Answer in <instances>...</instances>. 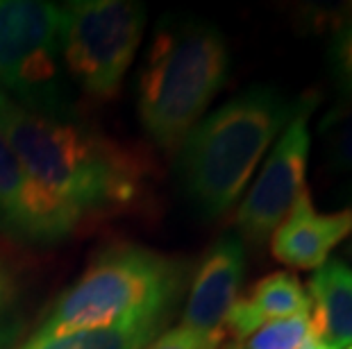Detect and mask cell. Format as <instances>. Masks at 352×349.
Returning <instances> with one entry per match:
<instances>
[{"mask_svg": "<svg viewBox=\"0 0 352 349\" xmlns=\"http://www.w3.org/2000/svg\"><path fill=\"white\" fill-rule=\"evenodd\" d=\"M0 130L25 173L30 243L62 241L87 218L125 209L144 191L137 154L64 114L7 102Z\"/></svg>", "mask_w": 352, "mask_h": 349, "instance_id": "1", "label": "cell"}, {"mask_svg": "<svg viewBox=\"0 0 352 349\" xmlns=\"http://www.w3.org/2000/svg\"><path fill=\"white\" fill-rule=\"evenodd\" d=\"M189 286V263L160 252L118 245L104 250L23 343L98 331L139 320H168Z\"/></svg>", "mask_w": 352, "mask_h": 349, "instance_id": "2", "label": "cell"}, {"mask_svg": "<svg viewBox=\"0 0 352 349\" xmlns=\"http://www.w3.org/2000/svg\"><path fill=\"white\" fill-rule=\"evenodd\" d=\"M296 111L273 86H252L212 111L179 145V182L205 218H219L241 197L254 168Z\"/></svg>", "mask_w": 352, "mask_h": 349, "instance_id": "3", "label": "cell"}, {"mask_svg": "<svg viewBox=\"0 0 352 349\" xmlns=\"http://www.w3.org/2000/svg\"><path fill=\"white\" fill-rule=\"evenodd\" d=\"M230 73L228 41L205 21L160 25L137 84L139 121L162 150H179Z\"/></svg>", "mask_w": 352, "mask_h": 349, "instance_id": "4", "label": "cell"}, {"mask_svg": "<svg viewBox=\"0 0 352 349\" xmlns=\"http://www.w3.org/2000/svg\"><path fill=\"white\" fill-rule=\"evenodd\" d=\"M146 10L127 0H80L62 7L59 50L73 80L94 98H114L141 46Z\"/></svg>", "mask_w": 352, "mask_h": 349, "instance_id": "5", "label": "cell"}, {"mask_svg": "<svg viewBox=\"0 0 352 349\" xmlns=\"http://www.w3.org/2000/svg\"><path fill=\"white\" fill-rule=\"evenodd\" d=\"M62 7L39 0H0V84L21 107L62 114L59 100Z\"/></svg>", "mask_w": 352, "mask_h": 349, "instance_id": "6", "label": "cell"}, {"mask_svg": "<svg viewBox=\"0 0 352 349\" xmlns=\"http://www.w3.org/2000/svg\"><path fill=\"white\" fill-rule=\"evenodd\" d=\"M318 105L316 93H307L296 102V111L282 130L280 141L261 168L257 182L239 204L234 225L250 245H264L280 222L287 218L298 195L305 191L309 163V118Z\"/></svg>", "mask_w": 352, "mask_h": 349, "instance_id": "7", "label": "cell"}, {"mask_svg": "<svg viewBox=\"0 0 352 349\" xmlns=\"http://www.w3.org/2000/svg\"><path fill=\"white\" fill-rule=\"evenodd\" d=\"M245 272V250L241 239L226 234L212 243L202 254L193 274L186 304L182 311V326L205 336L223 338L230 309L239 300Z\"/></svg>", "mask_w": 352, "mask_h": 349, "instance_id": "8", "label": "cell"}, {"mask_svg": "<svg viewBox=\"0 0 352 349\" xmlns=\"http://www.w3.org/2000/svg\"><path fill=\"white\" fill-rule=\"evenodd\" d=\"M352 234V209L318 213L307 189L273 234V256L298 270H318L336 245Z\"/></svg>", "mask_w": 352, "mask_h": 349, "instance_id": "9", "label": "cell"}, {"mask_svg": "<svg viewBox=\"0 0 352 349\" xmlns=\"http://www.w3.org/2000/svg\"><path fill=\"white\" fill-rule=\"evenodd\" d=\"M309 311L311 302L300 279L291 272H271L261 277L248 295L234 302L223 333H228L236 345H241L266 322L305 315Z\"/></svg>", "mask_w": 352, "mask_h": 349, "instance_id": "10", "label": "cell"}, {"mask_svg": "<svg viewBox=\"0 0 352 349\" xmlns=\"http://www.w3.org/2000/svg\"><path fill=\"white\" fill-rule=\"evenodd\" d=\"M311 324L329 349L352 347V268L341 258H327L307 286Z\"/></svg>", "mask_w": 352, "mask_h": 349, "instance_id": "11", "label": "cell"}, {"mask_svg": "<svg viewBox=\"0 0 352 349\" xmlns=\"http://www.w3.org/2000/svg\"><path fill=\"white\" fill-rule=\"evenodd\" d=\"M168 320H139L116 324L98 331H78L69 336H57L41 343H21L16 349H144L164 333Z\"/></svg>", "mask_w": 352, "mask_h": 349, "instance_id": "12", "label": "cell"}, {"mask_svg": "<svg viewBox=\"0 0 352 349\" xmlns=\"http://www.w3.org/2000/svg\"><path fill=\"white\" fill-rule=\"evenodd\" d=\"M0 234L16 241H28V182L3 130H0Z\"/></svg>", "mask_w": 352, "mask_h": 349, "instance_id": "13", "label": "cell"}, {"mask_svg": "<svg viewBox=\"0 0 352 349\" xmlns=\"http://www.w3.org/2000/svg\"><path fill=\"white\" fill-rule=\"evenodd\" d=\"M239 349H329L320 343L316 329L311 324L309 313L291 315L282 320L266 322L241 345Z\"/></svg>", "mask_w": 352, "mask_h": 349, "instance_id": "14", "label": "cell"}, {"mask_svg": "<svg viewBox=\"0 0 352 349\" xmlns=\"http://www.w3.org/2000/svg\"><path fill=\"white\" fill-rule=\"evenodd\" d=\"M323 150L334 173H352V100H341L320 123Z\"/></svg>", "mask_w": 352, "mask_h": 349, "instance_id": "15", "label": "cell"}, {"mask_svg": "<svg viewBox=\"0 0 352 349\" xmlns=\"http://www.w3.org/2000/svg\"><path fill=\"white\" fill-rule=\"evenodd\" d=\"M327 64L343 100H352V16L334 29L327 50Z\"/></svg>", "mask_w": 352, "mask_h": 349, "instance_id": "16", "label": "cell"}, {"mask_svg": "<svg viewBox=\"0 0 352 349\" xmlns=\"http://www.w3.org/2000/svg\"><path fill=\"white\" fill-rule=\"evenodd\" d=\"M19 286L14 274L0 268V349H10L16 343L23 317L19 315Z\"/></svg>", "mask_w": 352, "mask_h": 349, "instance_id": "17", "label": "cell"}, {"mask_svg": "<svg viewBox=\"0 0 352 349\" xmlns=\"http://www.w3.org/2000/svg\"><path fill=\"white\" fill-rule=\"evenodd\" d=\"M223 338L219 336H205V333L191 331L186 326H175L170 331H164L144 349H219Z\"/></svg>", "mask_w": 352, "mask_h": 349, "instance_id": "18", "label": "cell"}, {"mask_svg": "<svg viewBox=\"0 0 352 349\" xmlns=\"http://www.w3.org/2000/svg\"><path fill=\"white\" fill-rule=\"evenodd\" d=\"M343 252H346V256L350 258V261H352V234H350V241H348V245H346V250H343Z\"/></svg>", "mask_w": 352, "mask_h": 349, "instance_id": "19", "label": "cell"}, {"mask_svg": "<svg viewBox=\"0 0 352 349\" xmlns=\"http://www.w3.org/2000/svg\"><path fill=\"white\" fill-rule=\"evenodd\" d=\"M7 105V98H5V95L3 93H0V109H3Z\"/></svg>", "mask_w": 352, "mask_h": 349, "instance_id": "20", "label": "cell"}, {"mask_svg": "<svg viewBox=\"0 0 352 349\" xmlns=\"http://www.w3.org/2000/svg\"><path fill=\"white\" fill-rule=\"evenodd\" d=\"M228 349H239V347H228Z\"/></svg>", "mask_w": 352, "mask_h": 349, "instance_id": "21", "label": "cell"}, {"mask_svg": "<svg viewBox=\"0 0 352 349\" xmlns=\"http://www.w3.org/2000/svg\"><path fill=\"white\" fill-rule=\"evenodd\" d=\"M348 349H352V347H348Z\"/></svg>", "mask_w": 352, "mask_h": 349, "instance_id": "22", "label": "cell"}]
</instances>
